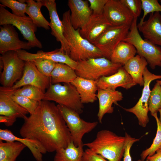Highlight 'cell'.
<instances>
[{
    "label": "cell",
    "instance_id": "cell-1",
    "mask_svg": "<svg viewBox=\"0 0 161 161\" xmlns=\"http://www.w3.org/2000/svg\"><path fill=\"white\" fill-rule=\"evenodd\" d=\"M24 120L19 130L21 136L37 141L47 152L66 148L72 140L57 105L53 102L40 101L35 112Z\"/></svg>",
    "mask_w": 161,
    "mask_h": 161
},
{
    "label": "cell",
    "instance_id": "cell-2",
    "mask_svg": "<svg viewBox=\"0 0 161 161\" xmlns=\"http://www.w3.org/2000/svg\"><path fill=\"white\" fill-rule=\"evenodd\" d=\"M70 16L69 10L63 13L62 21L64 35L69 47L70 58L78 62L104 57L99 49L81 36L80 29L75 30L73 28L70 21Z\"/></svg>",
    "mask_w": 161,
    "mask_h": 161
},
{
    "label": "cell",
    "instance_id": "cell-3",
    "mask_svg": "<svg viewBox=\"0 0 161 161\" xmlns=\"http://www.w3.org/2000/svg\"><path fill=\"white\" fill-rule=\"evenodd\" d=\"M126 140L125 136L102 130L97 132L94 140L83 145L108 161H120L125 151Z\"/></svg>",
    "mask_w": 161,
    "mask_h": 161
},
{
    "label": "cell",
    "instance_id": "cell-4",
    "mask_svg": "<svg viewBox=\"0 0 161 161\" xmlns=\"http://www.w3.org/2000/svg\"><path fill=\"white\" fill-rule=\"evenodd\" d=\"M75 70L76 74L84 78L97 81L103 76L117 72L122 66L103 57L80 61Z\"/></svg>",
    "mask_w": 161,
    "mask_h": 161
},
{
    "label": "cell",
    "instance_id": "cell-5",
    "mask_svg": "<svg viewBox=\"0 0 161 161\" xmlns=\"http://www.w3.org/2000/svg\"><path fill=\"white\" fill-rule=\"evenodd\" d=\"M137 18H134L127 35L123 41L133 45L138 55L146 59L151 69H154L156 66L161 67V47L142 38L137 28Z\"/></svg>",
    "mask_w": 161,
    "mask_h": 161
},
{
    "label": "cell",
    "instance_id": "cell-6",
    "mask_svg": "<svg viewBox=\"0 0 161 161\" xmlns=\"http://www.w3.org/2000/svg\"><path fill=\"white\" fill-rule=\"evenodd\" d=\"M43 100L55 101L79 114L83 112V104L76 88L71 83H51L44 93Z\"/></svg>",
    "mask_w": 161,
    "mask_h": 161
},
{
    "label": "cell",
    "instance_id": "cell-7",
    "mask_svg": "<svg viewBox=\"0 0 161 161\" xmlns=\"http://www.w3.org/2000/svg\"><path fill=\"white\" fill-rule=\"evenodd\" d=\"M7 24H11L17 27L32 48H42V44L35 34L37 27L31 18L29 16L20 17L15 15L0 4V25Z\"/></svg>",
    "mask_w": 161,
    "mask_h": 161
},
{
    "label": "cell",
    "instance_id": "cell-8",
    "mask_svg": "<svg viewBox=\"0 0 161 161\" xmlns=\"http://www.w3.org/2000/svg\"><path fill=\"white\" fill-rule=\"evenodd\" d=\"M0 68L2 69L0 77L2 86L12 87L22 77L25 61L18 56L17 51H9L0 57Z\"/></svg>",
    "mask_w": 161,
    "mask_h": 161
},
{
    "label": "cell",
    "instance_id": "cell-9",
    "mask_svg": "<svg viewBox=\"0 0 161 161\" xmlns=\"http://www.w3.org/2000/svg\"><path fill=\"white\" fill-rule=\"evenodd\" d=\"M57 106L69 130L73 143L76 147L79 146L83 143L82 139L84 135L94 129L98 122H87L74 110L59 104Z\"/></svg>",
    "mask_w": 161,
    "mask_h": 161
},
{
    "label": "cell",
    "instance_id": "cell-10",
    "mask_svg": "<svg viewBox=\"0 0 161 161\" xmlns=\"http://www.w3.org/2000/svg\"><path fill=\"white\" fill-rule=\"evenodd\" d=\"M131 26H110L92 44L101 51L104 57L110 60L114 49L126 36Z\"/></svg>",
    "mask_w": 161,
    "mask_h": 161
},
{
    "label": "cell",
    "instance_id": "cell-11",
    "mask_svg": "<svg viewBox=\"0 0 161 161\" xmlns=\"http://www.w3.org/2000/svg\"><path fill=\"white\" fill-rule=\"evenodd\" d=\"M143 77L144 84L141 97L134 106L124 109L126 112L134 114L138 119L139 125L145 127L149 121L148 113L149 111L148 101L151 91L150 85L152 81L161 79V75L152 73L146 67L143 72Z\"/></svg>",
    "mask_w": 161,
    "mask_h": 161
},
{
    "label": "cell",
    "instance_id": "cell-12",
    "mask_svg": "<svg viewBox=\"0 0 161 161\" xmlns=\"http://www.w3.org/2000/svg\"><path fill=\"white\" fill-rule=\"evenodd\" d=\"M103 14L112 26H131L134 19L120 0H108L104 7Z\"/></svg>",
    "mask_w": 161,
    "mask_h": 161
},
{
    "label": "cell",
    "instance_id": "cell-13",
    "mask_svg": "<svg viewBox=\"0 0 161 161\" xmlns=\"http://www.w3.org/2000/svg\"><path fill=\"white\" fill-rule=\"evenodd\" d=\"M50 84V78L41 73L32 62L26 61L22 77L12 87L17 89L24 86L30 85L38 88L45 93Z\"/></svg>",
    "mask_w": 161,
    "mask_h": 161
},
{
    "label": "cell",
    "instance_id": "cell-14",
    "mask_svg": "<svg viewBox=\"0 0 161 161\" xmlns=\"http://www.w3.org/2000/svg\"><path fill=\"white\" fill-rule=\"evenodd\" d=\"M0 53L2 55L10 51L27 49L32 47L27 42L20 40L13 26L4 24L0 27Z\"/></svg>",
    "mask_w": 161,
    "mask_h": 161
},
{
    "label": "cell",
    "instance_id": "cell-15",
    "mask_svg": "<svg viewBox=\"0 0 161 161\" xmlns=\"http://www.w3.org/2000/svg\"><path fill=\"white\" fill-rule=\"evenodd\" d=\"M12 87H0V115L24 119L29 112L13 99L17 90Z\"/></svg>",
    "mask_w": 161,
    "mask_h": 161
},
{
    "label": "cell",
    "instance_id": "cell-16",
    "mask_svg": "<svg viewBox=\"0 0 161 161\" xmlns=\"http://www.w3.org/2000/svg\"><path fill=\"white\" fill-rule=\"evenodd\" d=\"M43 6L48 10L50 19L51 33L61 44V49L69 56L70 51L67 41L64 34V27L62 21L58 15L56 4L55 0H41Z\"/></svg>",
    "mask_w": 161,
    "mask_h": 161
},
{
    "label": "cell",
    "instance_id": "cell-17",
    "mask_svg": "<svg viewBox=\"0 0 161 161\" xmlns=\"http://www.w3.org/2000/svg\"><path fill=\"white\" fill-rule=\"evenodd\" d=\"M17 52L19 58L25 61H31L37 58H44L56 63L66 64L74 70L77 65V62L72 60L60 48L48 52L39 50L35 53L29 52L24 49H19Z\"/></svg>",
    "mask_w": 161,
    "mask_h": 161
},
{
    "label": "cell",
    "instance_id": "cell-18",
    "mask_svg": "<svg viewBox=\"0 0 161 161\" xmlns=\"http://www.w3.org/2000/svg\"><path fill=\"white\" fill-rule=\"evenodd\" d=\"M97 84L98 89L116 90L119 87L128 89L137 84L122 66L116 73L100 78Z\"/></svg>",
    "mask_w": 161,
    "mask_h": 161
},
{
    "label": "cell",
    "instance_id": "cell-19",
    "mask_svg": "<svg viewBox=\"0 0 161 161\" xmlns=\"http://www.w3.org/2000/svg\"><path fill=\"white\" fill-rule=\"evenodd\" d=\"M88 0H69L67 4L70 9V19L75 30L80 29L89 21L92 12Z\"/></svg>",
    "mask_w": 161,
    "mask_h": 161
},
{
    "label": "cell",
    "instance_id": "cell-20",
    "mask_svg": "<svg viewBox=\"0 0 161 161\" xmlns=\"http://www.w3.org/2000/svg\"><path fill=\"white\" fill-rule=\"evenodd\" d=\"M137 28L145 39L161 46V15L159 12L150 13L148 19L137 24Z\"/></svg>",
    "mask_w": 161,
    "mask_h": 161
},
{
    "label": "cell",
    "instance_id": "cell-21",
    "mask_svg": "<svg viewBox=\"0 0 161 161\" xmlns=\"http://www.w3.org/2000/svg\"><path fill=\"white\" fill-rule=\"evenodd\" d=\"M110 26L103 14H92L86 24L80 29L79 32L83 38L92 43Z\"/></svg>",
    "mask_w": 161,
    "mask_h": 161
},
{
    "label": "cell",
    "instance_id": "cell-22",
    "mask_svg": "<svg viewBox=\"0 0 161 161\" xmlns=\"http://www.w3.org/2000/svg\"><path fill=\"white\" fill-rule=\"evenodd\" d=\"M97 97L99 103L97 114L99 122L102 123L103 118L106 114H112L114 111L113 104H117L123 98L122 93L117 90L98 89Z\"/></svg>",
    "mask_w": 161,
    "mask_h": 161
},
{
    "label": "cell",
    "instance_id": "cell-23",
    "mask_svg": "<svg viewBox=\"0 0 161 161\" xmlns=\"http://www.w3.org/2000/svg\"><path fill=\"white\" fill-rule=\"evenodd\" d=\"M0 140L6 142L18 141L27 147L37 161H43L42 154L47 152L43 146L37 141L27 138H20L15 135L11 131L0 129Z\"/></svg>",
    "mask_w": 161,
    "mask_h": 161
},
{
    "label": "cell",
    "instance_id": "cell-24",
    "mask_svg": "<svg viewBox=\"0 0 161 161\" xmlns=\"http://www.w3.org/2000/svg\"><path fill=\"white\" fill-rule=\"evenodd\" d=\"M71 83L76 88L83 104L93 103L97 99V81L77 76Z\"/></svg>",
    "mask_w": 161,
    "mask_h": 161
},
{
    "label": "cell",
    "instance_id": "cell-25",
    "mask_svg": "<svg viewBox=\"0 0 161 161\" xmlns=\"http://www.w3.org/2000/svg\"><path fill=\"white\" fill-rule=\"evenodd\" d=\"M148 64L146 59L138 55L130 59L123 66L134 81L142 86L144 84L143 72Z\"/></svg>",
    "mask_w": 161,
    "mask_h": 161
},
{
    "label": "cell",
    "instance_id": "cell-26",
    "mask_svg": "<svg viewBox=\"0 0 161 161\" xmlns=\"http://www.w3.org/2000/svg\"><path fill=\"white\" fill-rule=\"evenodd\" d=\"M137 50L131 43L122 41L117 46L111 55L110 60L113 63L123 66L135 56Z\"/></svg>",
    "mask_w": 161,
    "mask_h": 161
},
{
    "label": "cell",
    "instance_id": "cell-27",
    "mask_svg": "<svg viewBox=\"0 0 161 161\" xmlns=\"http://www.w3.org/2000/svg\"><path fill=\"white\" fill-rule=\"evenodd\" d=\"M25 2L27 4L26 13L31 18L37 27L46 30L50 29L49 23L45 18L41 11V8L43 6L41 0L36 1L27 0Z\"/></svg>",
    "mask_w": 161,
    "mask_h": 161
},
{
    "label": "cell",
    "instance_id": "cell-28",
    "mask_svg": "<svg viewBox=\"0 0 161 161\" xmlns=\"http://www.w3.org/2000/svg\"><path fill=\"white\" fill-rule=\"evenodd\" d=\"M77 77L75 70L70 66L65 64L56 63L51 74V83H70Z\"/></svg>",
    "mask_w": 161,
    "mask_h": 161
},
{
    "label": "cell",
    "instance_id": "cell-29",
    "mask_svg": "<svg viewBox=\"0 0 161 161\" xmlns=\"http://www.w3.org/2000/svg\"><path fill=\"white\" fill-rule=\"evenodd\" d=\"M83 143L76 147L72 141L66 148L60 149L56 152L54 161H81L84 151Z\"/></svg>",
    "mask_w": 161,
    "mask_h": 161
},
{
    "label": "cell",
    "instance_id": "cell-30",
    "mask_svg": "<svg viewBox=\"0 0 161 161\" xmlns=\"http://www.w3.org/2000/svg\"><path fill=\"white\" fill-rule=\"evenodd\" d=\"M26 146L18 141L6 142L0 140V161H15Z\"/></svg>",
    "mask_w": 161,
    "mask_h": 161
},
{
    "label": "cell",
    "instance_id": "cell-31",
    "mask_svg": "<svg viewBox=\"0 0 161 161\" xmlns=\"http://www.w3.org/2000/svg\"><path fill=\"white\" fill-rule=\"evenodd\" d=\"M149 111L151 115L157 113L161 108V80L156 81L151 91L148 101Z\"/></svg>",
    "mask_w": 161,
    "mask_h": 161
},
{
    "label": "cell",
    "instance_id": "cell-32",
    "mask_svg": "<svg viewBox=\"0 0 161 161\" xmlns=\"http://www.w3.org/2000/svg\"><path fill=\"white\" fill-rule=\"evenodd\" d=\"M151 115L155 118L157 123V128L156 135L151 146L143 151L141 153L142 161H144L148 156L153 155L157 150L161 148V122L157 116V113Z\"/></svg>",
    "mask_w": 161,
    "mask_h": 161
},
{
    "label": "cell",
    "instance_id": "cell-33",
    "mask_svg": "<svg viewBox=\"0 0 161 161\" xmlns=\"http://www.w3.org/2000/svg\"><path fill=\"white\" fill-rule=\"evenodd\" d=\"M44 93L36 86L27 85L17 89L14 95L24 96L40 101L43 100Z\"/></svg>",
    "mask_w": 161,
    "mask_h": 161
},
{
    "label": "cell",
    "instance_id": "cell-34",
    "mask_svg": "<svg viewBox=\"0 0 161 161\" xmlns=\"http://www.w3.org/2000/svg\"><path fill=\"white\" fill-rule=\"evenodd\" d=\"M31 61L33 63L41 73L49 78L56 64L51 60L41 58H36Z\"/></svg>",
    "mask_w": 161,
    "mask_h": 161
},
{
    "label": "cell",
    "instance_id": "cell-35",
    "mask_svg": "<svg viewBox=\"0 0 161 161\" xmlns=\"http://www.w3.org/2000/svg\"><path fill=\"white\" fill-rule=\"evenodd\" d=\"M12 98L16 103L27 111L30 114L35 112L39 104V101L22 96L14 95Z\"/></svg>",
    "mask_w": 161,
    "mask_h": 161
},
{
    "label": "cell",
    "instance_id": "cell-36",
    "mask_svg": "<svg viewBox=\"0 0 161 161\" xmlns=\"http://www.w3.org/2000/svg\"><path fill=\"white\" fill-rule=\"evenodd\" d=\"M0 2L4 7H7L10 8L12 14L15 15L25 17L26 10L27 4L15 0H0Z\"/></svg>",
    "mask_w": 161,
    "mask_h": 161
},
{
    "label": "cell",
    "instance_id": "cell-37",
    "mask_svg": "<svg viewBox=\"0 0 161 161\" xmlns=\"http://www.w3.org/2000/svg\"><path fill=\"white\" fill-rule=\"evenodd\" d=\"M142 9L143 11V14L140 19L139 23H142L148 13L155 12H161V5L157 0H141Z\"/></svg>",
    "mask_w": 161,
    "mask_h": 161
},
{
    "label": "cell",
    "instance_id": "cell-38",
    "mask_svg": "<svg viewBox=\"0 0 161 161\" xmlns=\"http://www.w3.org/2000/svg\"><path fill=\"white\" fill-rule=\"evenodd\" d=\"M129 10L134 18H137L141 14L142 7L141 0H120Z\"/></svg>",
    "mask_w": 161,
    "mask_h": 161
},
{
    "label": "cell",
    "instance_id": "cell-39",
    "mask_svg": "<svg viewBox=\"0 0 161 161\" xmlns=\"http://www.w3.org/2000/svg\"><path fill=\"white\" fill-rule=\"evenodd\" d=\"M108 0H88L90 8L95 15L103 14L105 6Z\"/></svg>",
    "mask_w": 161,
    "mask_h": 161
},
{
    "label": "cell",
    "instance_id": "cell-40",
    "mask_svg": "<svg viewBox=\"0 0 161 161\" xmlns=\"http://www.w3.org/2000/svg\"><path fill=\"white\" fill-rule=\"evenodd\" d=\"M125 135L126 140L125 151L123 156V161H132L130 154V149L133 144L138 141L140 139L132 137L127 133H126Z\"/></svg>",
    "mask_w": 161,
    "mask_h": 161
},
{
    "label": "cell",
    "instance_id": "cell-41",
    "mask_svg": "<svg viewBox=\"0 0 161 161\" xmlns=\"http://www.w3.org/2000/svg\"><path fill=\"white\" fill-rule=\"evenodd\" d=\"M81 161H108L89 148L84 151Z\"/></svg>",
    "mask_w": 161,
    "mask_h": 161
},
{
    "label": "cell",
    "instance_id": "cell-42",
    "mask_svg": "<svg viewBox=\"0 0 161 161\" xmlns=\"http://www.w3.org/2000/svg\"><path fill=\"white\" fill-rule=\"evenodd\" d=\"M16 118L4 115L0 116V122L4 123L7 126H12L16 121Z\"/></svg>",
    "mask_w": 161,
    "mask_h": 161
},
{
    "label": "cell",
    "instance_id": "cell-43",
    "mask_svg": "<svg viewBox=\"0 0 161 161\" xmlns=\"http://www.w3.org/2000/svg\"><path fill=\"white\" fill-rule=\"evenodd\" d=\"M146 159L148 161H161V148L157 150L153 155L148 156Z\"/></svg>",
    "mask_w": 161,
    "mask_h": 161
},
{
    "label": "cell",
    "instance_id": "cell-44",
    "mask_svg": "<svg viewBox=\"0 0 161 161\" xmlns=\"http://www.w3.org/2000/svg\"><path fill=\"white\" fill-rule=\"evenodd\" d=\"M159 112L160 113V117L159 118V120L161 122V108L159 110Z\"/></svg>",
    "mask_w": 161,
    "mask_h": 161
},
{
    "label": "cell",
    "instance_id": "cell-45",
    "mask_svg": "<svg viewBox=\"0 0 161 161\" xmlns=\"http://www.w3.org/2000/svg\"><path fill=\"white\" fill-rule=\"evenodd\" d=\"M160 2L161 3V0H160Z\"/></svg>",
    "mask_w": 161,
    "mask_h": 161
}]
</instances>
